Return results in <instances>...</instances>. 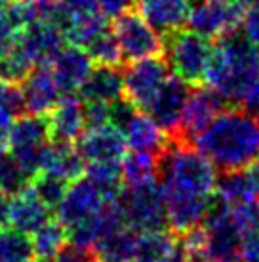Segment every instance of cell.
<instances>
[{
    "instance_id": "cell-46",
    "label": "cell",
    "mask_w": 259,
    "mask_h": 262,
    "mask_svg": "<svg viewBox=\"0 0 259 262\" xmlns=\"http://www.w3.org/2000/svg\"><path fill=\"white\" fill-rule=\"evenodd\" d=\"M240 262H259V233L244 237L242 241V253Z\"/></svg>"
},
{
    "instance_id": "cell-38",
    "label": "cell",
    "mask_w": 259,
    "mask_h": 262,
    "mask_svg": "<svg viewBox=\"0 0 259 262\" xmlns=\"http://www.w3.org/2000/svg\"><path fill=\"white\" fill-rule=\"evenodd\" d=\"M2 12H4L8 25L12 27L15 35L38 19V10H36L35 0H10L2 6Z\"/></svg>"
},
{
    "instance_id": "cell-39",
    "label": "cell",
    "mask_w": 259,
    "mask_h": 262,
    "mask_svg": "<svg viewBox=\"0 0 259 262\" xmlns=\"http://www.w3.org/2000/svg\"><path fill=\"white\" fill-rule=\"evenodd\" d=\"M82 115H84V130H95L111 124L109 119V103L97 100H84L82 103Z\"/></svg>"
},
{
    "instance_id": "cell-19",
    "label": "cell",
    "mask_w": 259,
    "mask_h": 262,
    "mask_svg": "<svg viewBox=\"0 0 259 262\" xmlns=\"http://www.w3.org/2000/svg\"><path fill=\"white\" fill-rule=\"evenodd\" d=\"M40 172L58 174L69 182H74L86 172V161L80 155L76 144L48 142L42 151V170Z\"/></svg>"
},
{
    "instance_id": "cell-47",
    "label": "cell",
    "mask_w": 259,
    "mask_h": 262,
    "mask_svg": "<svg viewBox=\"0 0 259 262\" xmlns=\"http://www.w3.org/2000/svg\"><path fill=\"white\" fill-rule=\"evenodd\" d=\"M15 40V33L12 31V27L8 25L6 17H4V12L0 8V54L4 50H8Z\"/></svg>"
},
{
    "instance_id": "cell-15",
    "label": "cell",
    "mask_w": 259,
    "mask_h": 262,
    "mask_svg": "<svg viewBox=\"0 0 259 262\" xmlns=\"http://www.w3.org/2000/svg\"><path fill=\"white\" fill-rule=\"evenodd\" d=\"M164 193L168 224L172 226L173 232L185 233L194 226L202 224L210 195H196V193H187L173 188H164Z\"/></svg>"
},
{
    "instance_id": "cell-34",
    "label": "cell",
    "mask_w": 259,
    "mask_h": 262,
    "mask_svg": "<svg viewBox=\"0 0 259 262\" xmlns=\"http://www.w3.org/2000/svg\"><path fill=\"white\" fill-rule=\"evenodd\" d=\"M29 186L50 211H58V207L67 195L69 180L58 174H50V172H38L29 182Z\"/></svg>"
},
{
    "instance_id": "cell-53",
    "label": "cell",
    "mask_w": 259,
    "mask_h": 262,
    "mask_svg": "<svg viewBox=\"0 0 259 262\" xmlns=\"http://www.w3.org/2000/svg\"><path fill=\"white\" fill-rule=\"evenodd\" d=\"M257 123H259V121H257Z\"/></svg>"
},
{
    "instance_id": "cell-51",
    "label": "cell",
    "mask_w": 259,
    "mask_h": 262,
    "mask_svg": "<svg viewBox=\"0 0 259 262\" xmlns=\"http://www.w3.org/2000/svg\"><path fill=\"white\" fill-rule=\"evenodd\" d=\"M214 2H230V0H214Z\"/></svg>"
},
{
    "instance_id": "cell-4",
    "label": "cell",
    "mask_w": 259,
    "mask_h": 262,
    "mask_svg": "<svg viewBox=\"0 0 259 262\" xmlns=\"http://www.w3.org/2000/svg\"><path fill=\"white\" fill-rule=\"evenodd\" d=\"M164 58L175 77L191 86L204 84L206 67L214 52L212 38L202 37L191 29H175L162 35Z\"/></svg>"
},
{
    "instance_id": "cell-24",
    "label": "cell",
    "mask_w": 259,
    "mask_h": 262,
    "mask_svg": "<svg viewBox=\"0 0 259 262\" xmlns=\"http://www.w3.org/2000/svg\"><path fill=\"white\" fill-rule=\"evenodd\" d=\"M136 243V230L124 226L101 235L99 241L92 247V255L95 262H134Z\"/></svg>"
},
{
    "instance_id": "cell-9",
    "label": "cell",
    "mask_w": 259,
    "mask_h": 262,
    "mask_svg": "<svg viewBox=\"0 0 259 262\" xmlns=\"http://www.w3.org/2000/svg\"><path fill=\"white\" fill-rule=\"evenodd\" d=\"M168 77H170V66L164 56H152L132 61L124 69V94L141 111H149Z\"/></svg>"
},
{
    "instance_id": "cell-7",
    "label": "cell",
    "mask_w": 259,
    "mask_h": 262,
    "mask_svg": "<svg viewBox=\"0 0 259 262\" xmlns=\"http://www.w3.org/2000/svg\"><path fill=\"white\" fill-rule=\"evenodd\" d=\"M230 105L210 86H193L185 103L183 119L177 134L168 138L175 146H194L196 138ZM196 147V146H194Z\"/></svg>"
},
{
    "instance_id": "cell-13",
    "label": "cell",
    "mask_w": 259,
    "mask_h": 262,
    "mask_svg": "<svg viewBox=\"0 0 259 262\" xmlns=\"http://www.w3.org/2000/svg\"><path fill=\"white\" fill-rule=\"evenodd\" d=\"M94 67V61L88 52L80 46H67L51 59L50 69L58 82L61 94H79L88 75Z\"/></svg>"
},
{
    "instance_id": "cell-40",
    "label": "cell",
    "mask_w": 259,
    "mask_h": 262,
    "mask_svg": "<svg viewBox=\"0 0 259 262\" xmlns=\"http://www.w3.org/2000/svg\"><path fill=\"white\" fill-rule=\"evenodd\" d=\"M139 107L136 103L130 100L128 96L122 94L120 98H116L115 102L109 103V119H111V124L116 126L118 130H122L128 126V123L132 121V117L136 115Z\"/></svg>"
},
{
    "instance_id": "cell-20",
    "label": "cell",
    "mask_w": 259,
    "mask_h": 262,
    "mask_svg": "<svg viewBox=\"0 0 259 262\" xmlns=\"http://www.w3.org/2000/svg\"><path fill=\"white\" fill-rule=\"evenodd\" d=\"M194 0H139V10L160 35L181 29L189 19Z\"/></svg>"
},
{
    "instance_id": "cell-43",
    "label": "cell",
    "mask_w": 259,
    "mask_h": 262,
    "mask_svg": "<svg viewBox=\"0 0 259 262\" xmlns=\"http://www.w3.org/2000/svg\"><path fill=\"white\" fill-rule=\"evenodd\" d=\"M61 6L65 8V12L74 17V15H88L99 12L97 0H59Z\"/></svg>"
},
{
    "instance_id": "cell-5",
    "label": "cell",
    "mask_w": 259,
    "mask_h": 262,
    "mask_svg": "<svg viewBox=\"0 0 259 262\" xmlns=\"http://www.w3.org/2000/svg\"><path fill=\"white\" fill-rule=\"evenodd\" d=\"M120 201L126 212V222L136 232L162 230L168 224L166 193L159 178L128 186V189L122 191Z\"/></svg>"
},
{
    "instance_id": "cell-32",
    "label": "cell",
    "mask_w": 259,
    "mask_h": 262,
    "mask_svg": "<svg viewBox=\"0 0 259 262\" xmlns=\"http://www.w3.org/2000/svg\"><path fill=\"white\" fill-rule=\"evenodd\" d=\"M35 258L33 239L29 233L12 226L0 230V262H31Z\"/></svg>"
},
{
    "instance_id": "cell-41",
    "label": "cell",
    "mask_w": 259,
    "mask_h": 262,
    "mask_svg": "<svg viewBox=\"0 0 259 262\" xmlns=\"http://www.w3.org/2000/svg\"><path fill=\"white\" fill-rule=\"evenodd\" d=\"M136 4H139V0H97L99 12L103 15L111 17V19H115L118 15L126 14L130 10H134Z\"/></svg>"
},
{
    "instance_id": "cell-27",
    "label": "cell",
    "mask_w": 259,
    "mask_h": 262,
    "mask_svg": "<svg viewBox=\"0 0 259 262\" xmlns=\"http://www.w3.org/2000/svg\"><path fill=\"white\" fill-rule=\"evenodd\" d=\"M86 176L97 186L105 201L116 199L124 191V172L120 161H94L86 167Z\"/></svg>"
},
{
    "instance_id": "cell-36",
    "label": "cell",
    "mask_w": 259,
    "mask_h": 262,
    "mask_svg": "<svg viewBox=\"0 0 259 262\" xmlns=\"http://www.w3.org/2000/svg\"><path fill=\"white\" fill-rule=\"evenodd\" d=\"M101 235H105V230L101 224L99 212L90 216V219L82 220L79 224L67 228L69 245L74 249H80V251H92V247L99 241Z\"/></svg>"
},
{
    "instance_id": "cell-22",
    "label": "cell",
    "mask_w": 259,
    "mask_h": 262,
    "mask_svg": "<svg viewBox=\"0 0 259 262\" xmlns=\"http://www.w3.org/2000/svg\"><path fill=\"white\" fill-rule=\"evenodd\" d=\"M208 230V243L206 251L212 262H240V253H242V241L244 237L240 235L232 219H223L204 224Z\"/></svg>"
},
{
    "instance_id": "cell-18",
    "label": "cell",
    "mask_w": 259,
    "mask_h": 262,
    "mask_svg": "<svg viewBox=\"0 0 259 262\" xmlns=\"http://www.w3.org/2000/svg\"><path fill=\"white\" fill-rule=\"evenodd\" d=\"M50 212L31 186L8 199V222L19 232L35 233L50 220Z\"/></svg>"
},
{
    "instance_id": "cell-12",
    "label": "cell",
    "mask_w": 259,
    "mask_h": 262,
    "mask_svg": "<svg viewBox=\"0 0 259 262\" xmlns=\"http://www.w3.org/2000/svg\"><path fill=\"white\" fill-rule=\"evenodd\" d=\"M105 197L90 178H79L69 186L67 195L58 207V220L65 228L79 224L82 220L94 216L103 209Z\"/></svg>"
},
{
    "instance_id": "cell-8",
    "label": "cell",
    "mask_w": 259,
    "mask_h": 262,
    "mask_svg": "<svg viewBox=\"0 0 259 262\" xmlns=\"http://www.w3.org/2000/svg\"><path fill=\"white\" fill-rule=\"evenodd\" d=\"M244 15L246 6H242L237 0L230 2L202 0L198 4H193L187 25L189 29L202 37L217 40L219 37L238 33L244 25Z\"/></svg>"
},
{
    "instance_id": "cell-44",
    "label": "cell",
    "mask_w": 259,
    "mask_h": 262,
    "mask_svg": "<svg viewBox=\"0 0 259 262\" xmlns=\"http://www.w3.org/2000/svg\"><path fill=\"white\" fill-rule=\"evenodd\" d=\"M238 105H240V110H244L250 115H259V79L253 80L252 84L246 88Z\"/></svg>"
},
{
    "instance_id": "cell-50",
    "label": "cell",
    "mask_w": 259,
    "mask_h": 262,
    "mask_svg": "<svg viewBox=\"0 0 259 262\" xmlns=\"http://www.w3.org/2000/svg\"><path fill=\"white\" fill-rule=\"evenodd\" d=\"M31 262H51V258H33Z\"/></svg>"
},
{
    "instance_id": "cell-45",
    "label": "cell",
    "mask_w": 259,
    "mask_h": 262,
    "mask_svg": "<svg viewBox=\"0 0 259 262\" xmlns=\"http://www.w3.org/2000/svg\"><path fill=\"white\" fill-rule=\"evenodd\" d=\"M56 262H95V258L92 251H80L69 245L56 256Z\"/></svg>"
},
{
    "instance_id": "cell-30",
    "label": "cell",
    "mask_w": 259,
    "mask_h": 262,
    "mask_svg": "<svg viewBox=\"0 0 259 262\" xmlns=\"http://www.w3.org/2000/svg\"><path fill=\"white\" fill-rule=\"evenodd\" d=\"M67 243V228L59 220H48L33 233L35 258H56Z\"/></svg>"
},
{
    "instance_id": "cell-35",
    "label": "cell",
    "mask_w": 259,
    "mask_h": 262,
    "mask_svg": "<svg viewBox=\"0 0 259 262\" xmlns=\"http://www.w3.org/2000/svg\"><path fill=\"white\" fill-rule=\"evenodd\" d=\"M84 50L88 52V56L92 58L94 63H101V66H124V56L120 50V44L116 40L113 29L103 31L101 35L88 44Z\"/></svg>"
},
{
    "instance_id": "cell-2",
    "label": "cell",
    "mask_w": 259,
    "mask_h": 262,
    "mask_svg": "<svg viewBox=\"0 0 259 262\" xmlns=\"http://www.w3.org/2000/svg\"><path fill=\"white\" fill-rule=\"evenodd\" d=\"M259 79V48L246 35H225L214 44L204 82L214 88L230 107L238 105L244 90Z\"/></svg>"
},
{
    "instance_id": "cell-42",
    "label": "cell",
    "mask_w": 259,
    "mask_h": 262,
    "mask_svg": "<svg viewBox=\"0 0 259 262\" xmlns=\"http://www.w3.org/2000/svg\"><path fill=\"white\" fill-rule=\"evenodd\" d=\"M242 29H244L246 38L259 48V0L246 10Z\"/></svg>"
},
{
    "instance_id": "cell-33",
    "label": "cell",
    "mask_w": 259,
    "mask_h": 262,
    "mask_svg": "<svg viewBox=\"0 0 259 262\" xmlns=\"http://www.w3.org/2000/svg\"><path fill=\"white\" fill-rule=\"evenodd\" d=\"M216 191L219 195L227 199L230 205L246 201V199H253V188L244 168H235V170H219L217 172V184Z\"/></svg>"
},
{
    "instance_id": "cell-10",
    "label": "cell",
    "mask_w": 259,
    "mask_h": 262,
    "mask_svg": "<svg viewBox=\"0 0 259 262\" xmlns=\"http://www.w3.org/2000/svg\"><path fill=\"white\" fill-rule=\"evenodd\" d=\"M191 84L179 77H168L160 92L157 94L154 102L149 107V115L157 121L160 128L164 130L168 138H173L181 126V119H183V111H185V103L191 94Z\"/></svg>"
},
{
    "instance_id": "cell-37",
    "label": "cell",
    "mask_w": 259,
    "mask_h": 262,
    "mask_svg": "<svg viewBox=\"0 0 259 262\" xmlns=\"http://www.w3.org/2000/svg\"><path fill=\"white\" fill-rule=\"evenodd\" d=\"M230 219L242 237H250V235L259 233V201L253 197V199L235 203L232 211H230Z\"/></svg>"
},
{
    "instance_id": "cell-49",
    "label": "cell",
    "mask_w": 259,
    "mask_h": 262,
    "mask_svg": "<svg viewBox=\"0 0 259 262\" xmlns=\"http://www.w3.org/2000/svg\"><path fill=\"white\" fill-rule=\"evenodd\" d=\"M237 2H240V4H242V6H252V4H255V2H257V0H237Z\"/></svg>"
},
{
    "instance_id": "cell-25",
    "label": "cell",
    "mask_w": 259,
    "mask_h": 262,
    "mask_svg": "<svg viewBox=\"0 0 259 262\" xmlns=\"http://www.w3.org/2000/svg\"><path fill=\"white\" fill-rule=\"evenodd\" d=\"M124 136L132 149H147V151L160 153L168 146V136L164 134V130L151 115H147L141 110L132 117L128 126L124 128Z\"/></svg>"
},
{
    "instance_id": "cell-16",
    "label": "cell",
    "mask_w": 259,
    "mask_h": 262,
    "mask_svg": "<svg viewBox=\"0 0 259 262\" xmlns=\"http://www.w3.org/2000/svg\"><path fill=\"white\" fill-rule=\"evenodd\" d=\"M25 110L33 115H48L61 100V90L54 79L50 66H36L21 84Z\"/></svg>"
},
{
    "instance_id": "cell-31",
    "label": "cell",
    "mask_w": 259,
    "mask_h": 262,
    "mask_svg": "<svg viewBox=\"0 0 259 262\" xmlns=\"http://www.w3.org/2000/svg\"><path fill=\"white\" fill-rule=\"evenodd\" d=\"M33 71H35V61L17 46L15 40L8 50L0 54V79L10 84L21 86Z\"/></svg>"
},
{
    "instance_id": "cell-23",
    "label": "cell",
    "mask_w": 259,
    "mask_h": 262,
    "mask_svg": "<svg viewBox=\"0 0 259 262\" xmlns=\"http://www.w3.org/2000/svg\"><path fill=\"white\" fill-rule=\"evenodd\" d=\"M179 247V233L173 230L141 232L136 243L134 262H172Z\"/></svg>"
},
{
    "instance_id": "cell-3",
    "label": "cell",
    "mask_w": 259,
    "mask_h": 262,
    "mask_svg": "<svg viewBox=\"0 0 259 262\" xmlns=\"http://www.w3.org/2000/svg\"><path fill=\"white\" fill-rule=\"evenodd\" d=\"M159 180L164 188H173L196 195H212L217 184V167L194 146H168L159 157Z\"/></svg>"
},
{
    "instance_id": "cell-26",
    "label": "cell",
    "mask_w": 259,
    "mask_h": 262,
    "mask_svg": "<svg viewBox=\"0 0 259 262\" xmlns=\"http://www.w3.org/2000/svg\"><path fill=\"white\" fill-rule=\"evenodd\" d=\"M48 142H50L48 117L33 115V113L17 117L8 140L10 147H42Z\"/></svg>"
},
{
    "instance_id": "cell-17",
    "label": "cell",
    "mask_w": 259,
    "mask_h": 262,
    "mask_svg": "<svg viewBox=\"0 0 259 262\" xmlns=\"http://www.w3.org/2000/svg\"><path fill=\"white\" fill-rule=\"evenodd\" d=\"M50 142H71L74 144L84 132L82 98L74 94H63L58 105L48 113Z\"/></svg>"
},
{
    "instance_id": "cell-28",
    "label": "cell",
    "mask_w": 259,
    "mask_h": 262,
    "mask_svg": "<svg viewBox=\"0 0 259 262\" xmlns=\"http://www.w3.org/2000/svg\"><path fill=\"white\" fill-rule=\"evenodd\" d=\"M159 157L160 153L147 149H134L126 153L122 157L124 182L128 186H137L159 178Z\"/></svg>"
},
{
    "instance_id": "cell-21",
    "label": "cell",
    "mask_w": 259,
    "mask_h": 262,
    "mask_svg": "<svg viewBox=\"0 0 259 262\" xmlns=\"http://www.w3.org/2000/svg\"><path fill=\"white\" fill-rule=\"evenodd\" d=\"M124 94V73L120 66H101L94 63L92 71L80 86L79 96L82 100H97L111 103Z\"/></svg>"
},
{
    "instance_id": "cell-48",
    "label": "cell",
    "mask_w": 259,
    "mask_h": 262,
    "mask_svg": "<svg viewBox=\"0 0 259 262\" xmlns=\"http://www.w3.org/2000/svg\"><path fill=\"white\" fill-rule=\"evenodd\" d=\"M244 170H246V174H248V180H250V184H252L253 193H255V195H259V157H257V159H253L250 165H246Z\"/></svg>"
},
{
    "instance_id": "cell-6",
    "label": "cell",
    "mask_w": 259,
    "mask_h": 262,
    "mask_svg": "<svg viewBox=\"0 0 259 262\" xmlns=\"http://www.w3.org/2000/svg\"><path fill=\"white\" fill-rule=\"evenodd\" d=\"M113 33L120 44L124 63H132L152 56H164V38L145 19L141 12L130 10L126 14L115 17Z\"/></svg>"
},
{
    "instance_id": "cell-29",
    "label": "cell",
    "mask_w": 259,
    "mask_h": 262,
    "mask_svg": "<svg viewBox=\"0 0 259 262\" xmlns=\"http://www.w3.org/2000/svg\"><path fill=\"white\" fill-rule=\"evenodd\" d=\"M107 15H103L101 12L88 15H74L63 27L65 42L71 44V46L86 48L97 35H101L107 29Z\"/></svg>"
},
{
    "instance_id": "cell-11",
    "label": "cell",
    "mask_w": 259,
    "mask_h": 262,
    "mask_svg": "<svg viewBox=\"0 0 259 262\" xmlns=\"http://www.w3.org/2000/svg\"><path fill=\"white\" fill-rule=\"evenodd\" d=\"M15 42L35 66H50L51 59L63 50V31L58 25L36 19L15 35Z\"/></svg>"
},
{
    "instance_id": "cell-52",
    "label": "cell",
    "mask_w": 259,
    "mask_h": 262,
    "mask_svg": "<svg viewBox=\"0 0 259 262\" xmlns=\"http://www.w3.org/2000/svg\"><path fill=\"white\" fill-rule=\"evenodd\" d=\"M6 4V0H0V6H4Z\"/></svg>"
},
{
    "instance_id": "cell-1",
    "label": "cell",
    "mask_w": 259,
    "mask_h": 262,
    "mask_svg": "<svg viewBox=\"0 0 259 262\" xmlns=\"http://www.w3.org/2000/svg\"><path fill=\"white\" fill-rule=\"evenodd\" d=\"M194 146L217 170L244 168L259 157V123L240 107H229L196 138Z\"/></svg>"
},
{
    "instance_id": "cell-14",
    "label": "cell",
    "mask_w": 259,
    "mask_h": 262,
    "mask_svg": "<svg viewBox=\"0 0 259 262\" xmlns=\"http://www.w3.org/2000/svg\"><path fill=\"white\" fill-rule=\"evenodd\" d=\"M84 161H120L126 155L128 142L122 130L113 124L95 130H84L74 142Z\"/></svg>"
}]
</instances>
